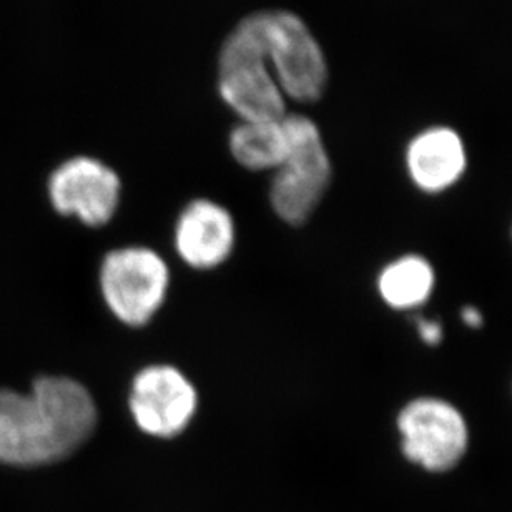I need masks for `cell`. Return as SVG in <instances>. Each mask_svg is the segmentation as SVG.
<instances>
[{
    "instance_id": "obj_1",
    "label": "cell",
    "mask_w": 512,
    "mask_h": 512,
    "mask_svg": "<svg viewBox=\"0 0 512 512\" xmlns=\"http://www.w3.org/2000/svg\"><path fill=\"white\" fill-rule=\"evenodd\" d=\"M95 424L97 406L79 381L42 376L29 393L0 389V464L35 468L69 458Z\"/></svg>"
},
{
    "instance_id": "obj_2",
    "label": "cell",
    "mask_w": 512,
    "mask_h": 512,
    "mask_svg": "<svg viewBox=\"0 0 512 512\" xmlns=\"http://www.w3.org/2000/svg\"><path fill=\"white\" fill-rule=\"evenodd\" d=\"M218 89L242 122L285 117V95L266 59L261 12L240 20L225 40L218 60Z\"/></svg>"
},
{
    "instance_id": "obj_3",
    "label": "cell",
    "mask_w": 512,
    "mask_h": 512,
    "mask_svg": "<svg viewBox=\"0 0 512 512\" xmlns=\"http://www.w3.org/2000/svg\"><path fill=\"white\" fill-rule=\"evenodd\" d=\"M290 147L271 182V207L290 225L311 217L331 182V162L320 130L303 115H285Z\"/></svg>"
},
{
    "instance_id": "obj_4",
    "label": "cell",
    "mask_w": 512,
    "mask_h": 512,
    "mask_svg": "<svg viewBox=\"0 0 512 512\" xmlns=\"http://www.w3.org/2000/svg\"><path fill=\"white\" fill-rule=\"evenodd\" d=\"M265 54L285 99L315 102L325 92L328 65L308 25L286 10H263Z\"/></svg>"
},
{
    "instance_id": "obj_5",
    "label": "cell",
    "mask_w": 512,
    "mask_h": 512,
    "mask_svg": "<svg viewBox=\"0 0 512 512\" xmlns=\"http://www.w3.org/2000/svg\"><path fill=\"white\" fill-rule=\"evenodd\" d=\"M406 459L431 473L456 468L469 448V426L453 403L436 396L409 401L398 416Z\"/></svg>"
},
{
    "instance_id": "obj_6",
    "label": "cell",
    "mask_w": 512,
    "mask_h": 512,
    "mask_svg": "<svg viewBox=\"0 0 512 512\" xmlns=\"http://www.w3.org/2000/svg\"><path fill=\"white\" fill-rule=\"evenodd\" d=\"M168 268L160 255L143 247L120 248L105 256L100 288L110 311L128 326L147 325L163 305Z\"/></svg>"
},
{
    "instance_id": "obj_7",
    "label": "cell",
    "mask_w": 512,
    "mask_h": 512,
    "mask_svg": "<svg viewBox=\"0 0 512 512\" xmlns=\"http://www.w3.org/2000/svg\"><path fill=\"white\" fill-rule=\"evenodd\" d=\"M197 391L177 368L147 366L133 380L128 406L143 433L175 438L183 433L197 411Z\"/></svg>"
},
{
    "instance_id": "obj_8",
    "label": "cell",
    "mask_w": 512,
    "mask_h": 512,
    "mask_svg": "<svg viewBox=\"0 0 512 512\" xmlns=\"http://www.w3.org/2000/svg\"><path fill=\"white\" fill-rule=\"evenodd\" d=\"M120 190L119 175L90 157L70 158L49 180L52 207L89 227H102L112 220L119 208Z\"/></svg>"
},
{
    "instance_id": "obj_9",
    "label": "cell",
    "mask_w": 512,
    "mask_h": 512,
    "mask_svg": "<svg viewBox=\"0 0 512 512\" xmlns=\"http://www.w3.org/2000/svg\"><path fill=\"white\" fill-rule=\"evenodd\" d=\"M235 225L232 215L218 203L197 200L178 218L175 247L182 260L197 270L222 265L233 250Z\"/></svg>"
},
{
    "instance_id": "obj_10",
    "label": "cell",
    "mask_w": 512,
    "mask_h": 512,
    "mask_svg": "<svg viewBox=\"0 0 512 512\" xmlns=\"http://www.w3.org/2000/svg\"><path fill=\"white\" fill-rule=\"evenodd\" d=\"M468 167L463 140L453 128L433 127L411 140L406 168L414 185L426 193H441L461 180Z\"/></svg>"
},
{
    "instance_id": "obj_11",
    "label": "cell",
    "mask_w": 512,
    "mask_h": 512,
    "mask_svg": "<svg viewBox=\"0 0 512 512\" xmlns=\"http://www.w3.org/2000/svg\"><path fill=\"white\" fill-rule=\"evenodd\" d=\"M290 147L285 117L261 122H242L230 135V150L242 167L261 172L276 170Z\"/></svg>"
},
{
    "instance_id": "obj_12",
    "label": "cell",
    "mask_w": 512,
    "mask_h": 512,
    "mask_svg": "<svg viewBox=\"0 0 512 512\" xmlns=\"http://www.w3.org/2000/svg\"><path fill=\"white\" fill-rule=\"evenodd\" d=\"M436 273L424 256L404 255L384 266L378 276L381 300L393 310H414L429 300Z\"/></svg>"
},
{
    "instance_id": "obj_13",
    "label": "cell",
    "mask_w": 512,
    "mask_h": 512,
    "mask_svg": "<svg viewBox=\"0 0 512 512\" xmlns=\"http://www.w3.org/2000/svg\"><path fill=\"white\" fill-rule=\"evenodd\" d=\"M419 338L428 346H436L443 341V326L439 321L418 320Z\"/></svg>"
},
{
    "instance_id": "obj_14",
    "label": "cell",
    "mask_w": 512,
    "mask_h": 512,
    "mask_svg": "<svg viewBox=\"0 0 512 512\" xmlns=\"http://www.w3.org/2000/svg\"><path fill=\"white\" fill-rule=\"evenodd\" d=\"M461 316H463L464 325L471 326V328H479V326H483V315H481V311L476 310L473 306L464 308Z\"/></svg>"
}]
</instances>
